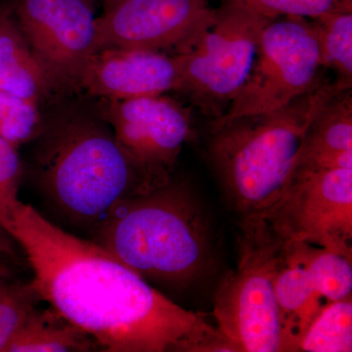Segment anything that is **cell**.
<instances>
[{
  "mask_svg": "<svg viewBox=\"0 0 352 352\" xmlns=\"http://www.w3.org/2000/svg\"><path fill=\"white\" fill-rule=\"evenodd\" d=\"M320 53L321 66L336 74V87L351 90L352 10L336 11L310 20Z\"/></svg>",
  "mask_w": 352,
  "mask_h": 352,
  "instance_id": "ac0fdd59",
  "label": "cell"
},
{
  "mask_svg": "<svg viewBox=\"0 0 352 352\" xmlns=\"http://www.w3.org/2000/svg\"><path fill=\"white\" fill-rule=\"evenodd\" d=\"M285 258L302 266L328 302L351 296L352 258L307 243L284 244Z\"/></svg>",
  "mask_w": 352,
  "mask_h": 352,
  "instance_id": "2e32d148",
  "label": "cell"
},
{
  "mask_svg": "<svg viewBox=\"0 0 352 352\" xmlns=\"http://www.w3.org/2000/svg\"><path fill=\"white\" fill-rule=\"evenodd\" d=\"M90 235L146 281L171 289L191 286L215 263L205 210L188 185L173 177L118 203Z\"/></svg>",
  "mask_w": 352,
  "mask_h": 352,
  "instance_id": "3957f363",
  "label": "cell"
},
{
  "mask_svg": "<svg viewBox=\"0 0 352 352\" xmlns=\"http://www.w3.org/2000/svg\"><path fill=\"white\" fill-rule=\"evenodd\" d=\"M258 215L284 244L307 243L352 258V168H296Z\"/></svg>",
  "mask_w": 352,
  "mask_h": 352,
  "instance_id": "ba28073f",
  "label": "cell"
},
{
  "mask_svg": "<svg viewBox=\"0 0 352 352\" xmlns=\"http://www.w3.org/2000/svg\"><path fill=\"white\" fill-rule=\"evenodd\" d=\"M94 2L99 1V0H92ZM100 1L104 2L106 1V0H100Z\"/></svg>",
  "mask_w": 352,
  "mask_h": 352,
  "instance_id": "d4e9b609",
  "label": "cell"
},
{
  "mask_svg": "<svg viewBox=\"0 0 352 352\" xmlns=\"http://www.w3.org/2000/svg\"><path fill=\"white\" fill-rule=\"evenodd\" d=\"M0 90L41 106L58 96L20 31L11 7H3L0 15Z\"/></svg>",
  "mask_w": 352,
  "mask_h": 352,
  "instance_id": "4fadbf2b",
  "label": "cell"
},
{
  "mask_svg": "<svg viewBox=\"0 0 352 352\" xmlns=\"http://www.w3.org/2000/svg\"><path fill=\"white\" fill-rule=\"evenodd\" d=\"M2 9H3V8H0V15H1Z\"/></svg>",
  "mask_w": 352,
  "mask_h": 352,
  "instance_id": "484cf974",
  "label": "cell"
},
{
  "mask_svg": "<svg viewBox=\"0 0 352 352\" xmlns=\"http://www.w3.org/2000/svg\"><path fill=\"white\" fill-rule=\"evenodd\" d=\"M39 300L108 352H236L203 314L166 298L94 241L22 203L10 230Z\"/></svg>",
  "mask_w": 352,
  "mask_h": 352,
  "instance_id": "6da1fadb",
  "label": "cell"
},
{
  "mask_svg": "<svg viewBox=\"0 0 352 352\" xmlns=\"http://www.w3.org/2000/svg\"><path fill=\"white\" fill-rule=\"evenodd\" d=\"M179 55L105 48L94 52L83 69L76 95L102 100H129L177 91Z\"/></svg>",
  "mask_w": 352,
  "mask_h": 352,
  "instance_id": "7c38bea8",
  "label": "cell"
},
{
  "mask_svg": "<svg viewBox=\"0 0 352 352\" xmlns=\"http://www.w3.org/2000/svg\"><path fill=\"white\" fill-rule=\"evenodd\" d=\"M24 173L18 148L0 138V227L9 234L22 205L19 190Z\"/></svg>",
  "mask_w": 352,
  "mask_h": 352,
  "instance_id": "7402d4cb",
  "label": "cell"
},
{
  "mask_svg": "<svg viewBox=\"0 0 352 352\" xmlns=\"http://www.w3.org/2000/svg\"><path fill=\"white\" fill-rule=\"evenodd\" d=\"M20 245L0 227V278H18L23 263H27Z\"/></svg>",
  "mask_w": 352,
  "mask_h": 352,
  "instance_id": "cb8c5ba5",
  "label": "cell"
},
{
  "mask_svg": "<svg viewBox=\"0 0 352 352\" xmlns=\"http://www.w3.org/2000/svg\"><path fill=\"white\" fill-rule=\"evenodd\" d=\"M270 19L302 18L314 20L336 11L352 10V0H242Z\"/></svg>",
  "mask_w": 352,
  "mask_h": 352,
  "instance_id": "603a6c76",
  "label": "cell"
},
{
  "mask_svg": "<svg viewBox=\"0 0 352 352\" xmlns=\"http://www.w3.org/2000/svg\"><path fill=\"white\" fill-rule=\"evenodd\" d=\"M320 53L311 21L278 18L264 27L247 80L219 119L210 126L277 112L318 83Z\"/></svg>",
  "mask_w": 352,
  "mask_h": 352,
  "instance_id": "52a82bcc",
  "label": "cell"
},
{
  "mask_svg": "<svg viewBox=\"0 0 352 352\" xmlns=\"http://www.w3.org/2000/svg\"><path fill=\"white\" fill-rule=\"evenodd\" d=\"M92 100L120 146L153 184L170 182L183 146L193 138L190 109L166 94Z\"/></svg>",
  "mask_w": 352,
  "mask_h": 352,
  "instance_id": "8fae6325",
  "label": "cell"
},
{
  "mask_svg": "<svg viewBox=\"0 0 352 352\" xmlns=\"http://www.w3.org/2000/svg\"><path fill=\"white\" fill-rule=\"evenodd\" d=\"M351 351V296L326 303L296 347V351L305 352Z\"/></svg>",
  "mask_w": 352,
  "mask_h": 352,
  "instance_id": "d6986e66",
  "label": "cell"
},
{
  "mask_svg": "<svg viewBox=\"0 0 352 352\" xmlns=\"http://www.w3.org/2000/svg\"><path fill=\"white\" fill-rule=\"evenodd\" d=\"M11 11L58 96L76 95L83 69L95 52L92 0H15Z\"/></svg>",
  "mask_w": 352,
  "mask_h": 352,
  "instance_id": "30bf717a",
  "label": "cell"
},
{
  "mask_svg": "<svg viewBox=\"0 0 352 352\" xmlns=\"http://www.w3.org/2000/svg\"><path fill=\"white\" fill-rule=\"evenodd\" d=\"M274 288L282 327L281 352L296 351L298 342L328 300L315 289L307 270L285 256Z\"/></svg>",
  "mask_w": 352,
  "mask_h": 352,
  "instance_id": "5bb4252c",
  "label": "cell"
},
{
  "mask_svg": "<svg viewBox=\"0 0 352 352\" xmlns=\"http://www.w3.org/2000/svg\"><path fill=\"white\" fill-rule=\"evenodd\" d=\"M94 338L50 308L32 312L6 352H88L100 351Z\"/></svg>",
  "mask_w": 352,
  "mask_h": 352,
  "instance_id": "9a60e30c",
  "label": "cell"
},
{
  "mask_svg": "<svg viewBox=\"0 0 352 352\" xmlns=\"http://www.w3.org/2000/svg\"><path fill=\"white\" fill-rule=\"evenodd\" d=\"M270 21L242 0H227L193 47L179 55L177 91L210 120L222 117L251 73L261 32Z\"/></svg>",
  "mask_w": 352,
  "mask_h": 352,
  "instance_id": "8992f818",
  "label": "cell"
},
{
  "mask_svg": "<svg viewBox=\"0 0 352 352\" xmlns=\"http://www.w3.org/2000/svg\"><path fill=\"white\" fill-rule=\"evenodd\" d=\"M352 151V96L340 92L324 106L305 135L300 160L323 153Z\"/></svg>",
  "mask_w": 352,
  "mask_h": 352,
  "instance_id": "e0dca14e",
  "label": "cell"
},
{
  "mask_svg": "<svg viewBox=\"0 0 352 352\" xmlns=\"http://www.w3.org/2000/svg\"><path fill=\"white\" fill-rule=\"evenodd\" d=\"M239 258L219 285L214 316L236 352H281L282 327L275 278L284 243L259 215L240 219Z\"/></svg>",
  "mask_w": 352,
  "mask_h": 352,
  "instance_id": "5b68a950",
  "label": "cell"
},
{
  "mask_svg": "<svg viewBox=\"0 0 352 352\" xmlns=\"http://www.w3.org/2000/svg\"><path fill=\"white\" fill-rule=\"evenodd\" d=\"M43 124V106L0 90V138L19 149L31 143Z\"/></svg>",
  "mask_w": 352,
  "mask_h": 352,
  "instance_id": "44dd1931",
  "label": "cell"
},
{
  "mask_svg": "<svg viewBox=\"0 0 352 352\" xmlns=\"http://www.w3.org/2000/svg\"><path fill=\"white\" fill-rule=\"evenodd\" d=\"M340 92L335 82L319 80L277 112L210 126L208 163L240 219L263 214L279 198L298 166L310 124Z\"/></svg>",
  "mask_w": 352,
  "mask_h": 352,
  "instance_id": "277c9868",
  "label": "cell"
},
{
  "mask_svg": "<svg viewBox=\"0 0 352 352\" xmlns=\"http://www.w3.org/2000/svg\"><path fill=\"white\" fill-rule=\"evenodd\" d=\"M31 143L30 177L69 226L90 232L118 203L156 188L87 97L56 96L43 105Z\"/></svg>",
  "mask_w": 352,
  "mask_h": 352,
  "instance_id": "7a4b0ae2",
  "label": "cell"
},
{
  "mask_svg": "<svg viewBox=\"0 0 352 352\" xmlns=\"http://www.w3.org/2000/svg\"><path fill=\"white\" fill-rule=\"evenodd\" d=\"M41 302L31 281L0 278V352L7 346Z\"/></svg>",
  "mask_w": 352,
  "mask_h": 352,
  "instance_id": "ffe728a7",
  "label": "cell"
},
{
  "mask_svg": "<svg viewBox=\"0 0 352 352\" xmlns=\"http://www.w3.org/2000/svg\"><path fill=\"white\" fill-rule=\"evenodd\" d=\"M217 17L208 0H106L96 17L95 52L126 48L185 54Z\"/></svg>",
  "mask_w": 352,
  "mask_h": 352,
  "instance_id": "9c48e42d",
  "label": "cell"
}]
</instances>
